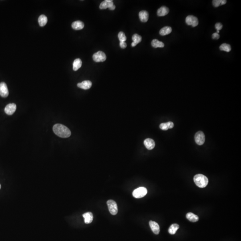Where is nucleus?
I'll list each match as a JSON object with an SVG mask.
<instances>
[{
  "mask_svg": "<svg viewBox=\"0 0 241 241\" xmlns=\"http://www.w3.org/2000/svg\"><path fill=\"white\" fill-rule=\"evenodd\" d=\"M137 44H135V43H134V42H133V43H132L131 44V46L132 47H135V46L137 45Z\"/></svg>",
  "mask_w": 241,
  "mask_h": 241,
  "instance_id": "nucleus-33",
  "label": "nucleus"
},
{
  "mask_svg": "<svg viewBox=\"0 0 241 241\" xmlns=\"http://www.w3.org/2000/svg\"><path fill=\"white\" fill-rule=\"evenodd\" d=\"M149 225L151 230L153 233L155 234H158L160 232V228L159 225L156 222L154 221H150L149 222Z\"/></svg>",
  "mask_w": 241,
  "mask_h": 241,
  "instance_id": "nucleus-10",
  "label": "nucleus"
},
{
  "mask_svg": "<svg viewBox=\"0 0 241 241\" xmlns=\"http://www.w3.org/2000/svg\"><path fill=\"white\" fill-rule=\"evenodd\" d=\"M193 179L195 184L201 188H204L206 187L209 183L208 178L204 175L201 174L195 175Z\"/></svg>",
  "mask_w": 241,
  "mask_h": 241,
  "instance_id": "nucleus-2",
  "label": "nucleus"
},
{
  "mask_svg": "<svg viewBox=\"0 0 241 241\" xmlns=\"http://www.w3.org/2000/svg\"><path fill=\"white\" fill-rule=\"evenodd\" d=\"M108 210L112 215H116L118 212V206L115 201L110 199L107 202Z\"/></svg>",
  "mask_w": 241,
  "mask_h": 241,
  "instance_id": "nucleus-3",
  "label": "nucleus"
},
{
  "mask_svg": "<svg viewBox=\"0 0 241 241\" xmlns=\"http://www.w3.org/2000/svg\"><path fill=\"white\" fill-rule=\"evenodd\" d=\"M142 37L139 35H138L137 33L134 34L132 36V40H133V42L137 44L140 43L142 41Z\"/></svg>",
  "mask_w": 241,
  "mask_h": 241,
  "instance_id": "nucleus-26",
  "label": "nucleus"
},
{
  "mask_svg": "<svg viewBox=\"0 0 241 241\" xmlns=\"http://www.w3.org/2000/svg\"><path fill=\"white\" fill-rule=\"evenodd\" d=\"M83 217L84 218V222L86 224H90L92 222L93 218V214L91 212L85 213L83 215Z\"/></svg>",
  "mask_w": 241,
  "mask_h": 241,
  "instance_id": "nucleus-16",
  "label": "nucleus"
},
{
  "mask_svg": "<svg viewBox=\"0 0 241 241\" xmlns=\"http://www.w3.org/2000/svg\"><path fill=\"white\" fill-rule=\"evenodd\" d=\"M220 49L221 51L229 52L231 50V47L230 45L228 44H223L221 45L220 47Z\"/></svg>",
  "mask_w": 241,
  "mask_h": 241,
  "instance_id": "nucleus-24",
  "label": "nucleus"
},
{
  "mask_svg": "<svg viewBox=\"0 0 241 241\" xmlns=\"http://www.w3.org/2000/svg\"><path fill=\"white\" fill-rule=\"evenodd\" d=\"M151 45L154 48H163L164 47V44L156 39H153L151 42Z\"/></svg>",
  "mask_w": 241,
  "mask_h": 241,
  "instance_id": "nucleus-21",
  "label": "nucleus"
},
{
  "mask_svg": "<svg viewBox=\"0 0 241 241\" xmlns=\"http://www.w3.org/2000/svg\"><path fill=\"white\" fill-rule=\"evenodd\" d=\"M144 144L148 150H152L155 147V143L152 139H147L144 140Z\"/></svg>",
  "mask_w": 241,
  "mask_h": 241,
  "instance_id": "nucleus-12",
  "label": "nucleus"
},
{
  "mask_svg": "<svg viewBox=\"0 0 241 241\" xmlns=\"http://www.w3.org/2000/svg\"><path fill=\"white\" fill-rule=\"evenodd\" d=\"M179 228V226L178 224H172L170 226V227H169L168 229V232L170 234L173 235L175 234Z\"/></svg>",
  "mask_w": 241,
  "mask_h": 241,
  "instance_id": "nucleus-23",
  "label": "nucleus"
},
{
  "mask_svg": "<svg viewBox=\"0 0 241 241\" xmlns=\"http://www.w3.org/2000/svg\"><path fill=\"white\" fill-rule=\"evenodd\" d=\"M84 26V23L80 21H74L72 24V28L77 31L83 29Z\"/></svg>",
  "mask_w": 241,
  "mask_h": 241,
  "instance_id": "nucleus-15",
  "label": "nucleus"
},
{
  "mask_svg": "<svg viewBox=\"0 0 241 241\" xmlns=\"http://www.w3.org/2000/svg\"><path fill=\"white\" fill-rule=\"evenodd\" d=\"M115 5H112V6H111V7H110V8L108 9H110V10H114L115 9Z\"/></svg>",
  "mask_w": 241,
  "mask_h": 241,
  "instance_id": "nucleus-32",
  "label": "nucleus"
},
{
  "mask_svg": "<svg viewBox=\"0 0 241 241\" xmlns=\"http://www.w3.org/2000/svg\"><path fill=\"white\" fill-rule=\"evenodd\" d=\"M114 5V2L112 1L111 2H108L106 0L103 1L100 3L99 8L100 9H106L107 8H110V7Z\"/></svg>",
  "mask_w": 241,
  "mask_h": 241,
  "instance_id": "nucleus-18",
  "label": "nucleus"
},
{
  "mask_svg": "<svg viewBox=\"0 0 241 241\" xmlns=\"http://www.w3.org/2000/svg\"><path fill=\"white\" fill-rule=\"evenodd\" d=\"M159 127L161 130L163 131H167L169 129V123H163L160 124Z\"/></svg>",
  "mask_w": 241,
  "mask_h": 241,
  "instance_id": "nucleus-28",
  "label": "nucleus"
},
{
  "mask_svg": "<svg viewBox=\"0 0 241 241\" xmlns=\"http://www.w3.org/2000/svg\"><path fill=\"white\" fill-rule=\"evenodd\" d=\"M172 31V28L170 26H165L161 29L159 31V34L161 35L164 36L169 35Z\"/></svg>",
  "mask_w": 241,
  "mask_h": 241,
  "instance_id": "nucleus-17",
  "label": "nucleus"
},
{
  "mask_svg": "<svg viewBox=\"0 0 241 241\" xmlns=\"http://www.w3.org/2000/svg\"><path fill=\"white\" fill-rule=\"evenodd\" d=\"M16 104L14 103H10L7 104L5 108V112L7 114L11 115L13 114L16 110Z\"/></svg>",
  "mask_w": 241,
  "mask_h": 241,
  "instance_id": "nucleus-9",
  "label": "nucleus"
},
{
  "mask_svg": "<svg viewBox=\"0 0 241 241\" xmlns=\"http://www.w3.org/2000/svg\"><path fill=\"white\" fill-rule=\"evenodd\" d=\"M185 21L187 25H191L193 27L197 26L199 23L198 18L193 15L187 16Z\"/></svg>",
  "mask_w": 241,
  "mask_h": 241,
  "instance_id": "nucleus-7",
  "label": "nucleus"
},
{
  "mask_svg": "<svg viewBox=\"0 0 241 241\" xmlns=\"http://www.w3.org/2000/svg\"><path fill=\"white\" fill-rule=\"evenodd\" d=\"M38 21H39V24L40 26L43 27V26H45V25H46V24L47 23V22H48V18L44 15H41L39 17Z\"/></svg>",
  "mask_w": 241,
  "mask_h": 241,
  "instance_id": "nucleus-22",
  "label": "nucleus"
},
{
  "mask_svg": "<svg viewBox=\"0 0 241 241\" xmlns=\"http://www.w3.org/2000/svg\"><path fill=\"white\" fill-rule=\"evenodd\" d=\"M1 189V185L0 184V189Z\"/></svg>",
  "mask_w": 241,
  "mask_h": 241,
  "instance_id": "nucleus-34",
  "label": "nucleus"
},
{
  "mask_svg": "<svg viewBox=\"0 0 241 241\" xmlns=\"http://www.w3.org/2000/svg\"><path fill=\"white\" fill-rule=\"evenodd\" d=\"M139 17L142 22H146L149 18V13L145 10H142L139 13Z\"/></svg>",
  "mask_w": 241,
  "mask_h": 241,
  "instance_id": "nucleus-14",
  "label": "nucleus"
},
{
  "mask_svg": "<svg viewBox=\"0 0 241 241\" xmlns=\"http://www.w3.org/2000/svg\"><path fill=\"white\" fill-rule=\"evenodd\" d=\"M118 37L120 42H125V41H126V40H127V37L125 35V33L122 31L120 32L119 33L118 35Z\"/></svg>",
  "mask_w": 241,
  "mask_h": 241,
  "instance_id": "nucleus-27",
  "label": "nucleus"
},
{
  "mask_svg": "<svg viewBox=\"0 0 241 241\" xmlns=\"http://www.w3.org/2000/svg\"><path fill=\"white\" fill-rule=\"evenodd\" d=\"M222 25L221 23H217L215 25V28L217 29V31H219L222 28Z\"/></svg>",
  "mask_w": 241,
  "mask_h": 241,
  "instance_id": "nucleus-29",
  "label": "nucleus"
},
{
  "mask_svg": "<svg viewBox=\"0 0 241 241\" xmlns=\"http://www.w3.org/2000/svg\"><path fill=\"white\" fill-rule=\"evenodd\" d=\"M147 193V189L144 187H139L133 192V197L136 198H141L144 197Z\"/></svg>",
  "mask_w": 241,
  "mask_h": 241,
  "instance_id": "nucleus-4",
  "label": "nucleus"
},
{
  "mask_svg": "<svg viewBox=\"0 0 241 241\" xmlns=\"http://www.w3.org/2000/svg\"><path fill=\"white\" fill-rule=\"evenodd\" d=\"M53 131L56 135L62 138H67L71 135V131L66 126L56 124L53 127Z\"/></svg>",
  "mask_w": 241,
  "mask_h": 241,
  "instance_id": "nucleus-1",
  "label": "nucleus"
},
{
  "mask_svg": "<svg viewBox=\"0 0 241 241\" xmlns=\"http://www.w3.org/2000/svg\"><path fill=\"white\" fill-rule=\"evenodd\" d=\"M8 95L9 90L7 85L5 82H1L0 83V96L5 98Z\"/></svg>",
  "mask_w": 241,
  "mask_h": 241,
  "instance_id": "nucleus-8",
  "label": "nucleus"
},
{
  "mask_svg": "<svg viewBox=\"0 0 241 241\" xmlns=\"http://www.w3.org/2000/svg\"><path fill=\"white\" fill-rule=\"evenodd\" d=\"M195 143L199 145H202L205 142V136L202 131L197 132L195 135Z\"/></svg>",
  "mask_w": 241,
  "mask_h": 241,
  "instance_id": "nucleus-6",
  "label": "nucleus"
},
{
  "mask_svg": "<svg viewBox=\"0 0 241 241\" xmlns=\"http://www.w3.org/2000/svg\"><path fill=\"white\" fill-rule=\"evenodd\" d=\"M169 12V9L167 7L165 6H162L157 10V15L158 16H164L167 15Z\"/></svg>",
  "mask_w": 241,
  "mask_h": 241,
  "instance_id": "nucleus-13",
  "label": "nucleus"
},
{
  "mask_svg": "<svg viewBox=\"0 0 241 241\" xmlns=\"http://www.w3.org/2000/svg\"><path fill=\"white\" fill-rule=\"evenodd\" d=\"M219 37H220V35L217 33H214L212 35V38L213 39H219Z\"/></svg>",
  "mask_w": 241,
  "mask_h": 241,
  "instance_id": "nucleus-30",
  "label": "nucleus"
},
{
  "mask_svg": "<svg viewBox=\"0 0 241 241\" xmlns=\"http://www.w3.org/2000/svg\"><path fill=\"white\" fill-rule=\"evenodd\" d=\"M82 62L80 59H76L74 60L73 63V69L74 71H76L81 68Z\"/></svg>",
  "mask_w": 241,
  "mask_h": 241,
  "instance_id": "nucleus-19",
  "label": "nucleus"
},
{
  "mask_svg": "<svg viewBox=\"0 0 241 241\" xmlns=\"http://www.w3.org/2000/svg\"><path fill=\"white\" fill-rule=\"evenodd\" d=\"M227 1L226 0H214L213 1V5L215 7H218L220 5L226 4Z\"/></svg>",
  "mask_w": 241,
  "mask_h": 241,
  "instance_id": "nucleus-25",
  "label": "nucleus"
},
{
  "mask_svg": "<svg viewBox=\"0 0 241 241\" xmlns=\"http://www.w3.org/2000/svg\"><path fill=\"white\" fill-rule=\"evenodd\" d=\"M120 46L122 48H126L127 47V44L125 42H120Z\"/></svg>",
  "mask_w": 241,
  "mask_h": 241,
  "instance_id": "nucleus-31",
  "label": "nucleus"
},
{
  "mask_svg": "<svg viewBox=\"0 0 241 241\" xmlns=\"http://www.w3.org/2000/svg\"><path fill=\"white\" fill-rule=\"evenodd\" d=\"M186 218L190 222H197L198 221L199 217L192 213H189L187 214Z\"/></svg>",
  "mask_w": 241,
  "mask_h": 241,
  "instance_id": "nucleus-20",
  "label": "nucleus"
},
{
  "mask_svg": "<svg viewBox=\"0 0 241 241\" xmlns=\"http://www.w3.org/2000/svg\"><path fill=\"white\" fill-rule=\"evenodd\" d=\"M92 86V83L89 80H84L81 83H79L77 84V86L80 88L82 89H89Z\"/></svg>",
  "mask_w": 241,
  "mask_h": 241,
  "instance_id": "nucleus-11",
  "label": "nucleus"
},
{
  "mask_svg": "<svg viewBox=\"0 0 241 241\" xmlns=\"http://www.w3.org/2000/svg\"><path fill=\"white\" fill-rule=\"evenodd\" d=\"M92 58L95 62H104L106 60V56L105 53L101 51H98L93 54Z\"/></svg>",
  "mask_w": 241,
  "mask_h": 241,
  "instance_id": "nucleus-5",
  "label": "nucleus"
}]
</instances>
